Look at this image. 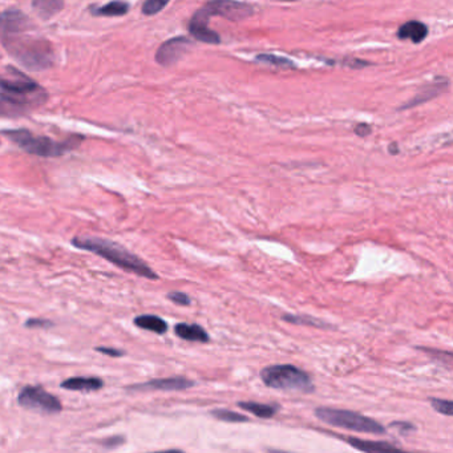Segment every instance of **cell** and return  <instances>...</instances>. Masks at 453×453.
I'll list each match as a JSON object with an SVG mask.
<instances>
[{
	"label": "cell",
	"instance_id": "obj_4",
	"mask_svg": "<svg viewBox=\"0 0 453 453\" xmlns=\"http://www.w3.org/2000/svg\"><path fill=\"white\" fill-rule=\"evenodd\" d=\"M8 75L1 78V100L10 107H38L45 101L47 94L28 76L20 73L15 68H7Z\"/></svg>",
	"mask_w": 453,
	"mask_h": 453
},
{
	"label": "cell",
	"instance_id": "obj_1",
	"mask_svg": "<svg viewBox=\"0 0 453 453\" xmlns=\"http://www.w3.org/2000/svg\"><path fill=\"white\" fill-rule=\"evenodd\" d=\"M71 243L80 250L97 254L99 257L107 259L112 265L124 271L134 273L136 275L147 280H159V274L152 267L148 266L144 259L131 253L117 242L100 237H73Z\"/></svg>",
	"mask_w": 453,
	"mask_h": 453
},
{
	"label": "cell",
	"instance_id": "obj_25",
	"mask_svg": "<svg viewBox=\"0 0 453 453\" xmlns=\"http://www.w3.org/2000/svg\"><path fill=\"white\" fill-rule=\"evenodd\" d=\"M94 351H97L100 354H104V355H109L112 358H120V357L125 355L124 351H121L119 348H112V347H94Z\"/></svg>",
	"mask_w": 453,
	"mask_h": 453
},
{
	"label": "cell",
	"instance_id": "obj_6",
	"mask_svg": "<svg viewBox=\"0 0 453 453\" xmlns=\"http://www.w3.org/2000/svg\"><path fill=\"white\" fill-rule=\"evenodd\" d=\"M261 380L265 386L282 391H296L310 394L314 391V384L308 373L292 364H274L265 367L261 371Z\"/></svg>",
	"mask_w": 453,
	"mask_h": 453
},
{
	"label": "cell",
	"instance_id": "obj_22",
	"mask_svg": "<svg viewBox=\"0 0 453 453\" xmlns=\"http://www.w3.org/2000/svg\"><path fill=\"white\" fill-rule=\"evenodd\" d=\"M432 407L445 416H453V401L450 400L431 399Z\"/></svg>",
	"mask_w": 453,
	"mask_h": 453
},
{
	"label": "cell",
	"instance_id": "obj_21",
	"mask_svg": "<svg viewBox=\"0 0 453 453\" xmlns=\"http://www.w3.org/2000/svg\"><path fill=\"white\" fill-rule=\"evenodd\" d=\"M171 0H147L143 6V13L145 15H156L162 11Z\"/></svg>",
	"mask_w": 453,
	"mask_h": 453
},
{
	"label": "cell",
	"instance_id": "obj_5",
	"mask_svg": "<svg viewBox=\"0 0 453 453\" xmlns=\"http://www.w3.org/2000/svg\"><path fill=\"white\" fill-rule=\"evenodd\" d=\"M3 134L7 136L17 147L22 148L29 154H35L39 157H59L69 150L75 149L81 141V137L79 138L73 137L67 141L59 143L44 136L31 134L27 129L4 131Z\"/></svg>",
	"mask_w": 453,
	"mask_h": 453
},
{
	"label": "cell",
	"instance_id": "obj_27",
	"mask_svg": "<svg viewBox=\"0 0 453 453\" xmlns=\"http://www.w3.org/2000/svg\"><path fill=\"white\" fill-rule=\"evenodd\" d=\"M259 60H262V62H267V63H277V64H292L290 62H287V60H285V59H278V57H274V56H259L258 57Z\"/></svg>",
	"mask_w": 453,
	"mask_h": 453
},
{
	"label": "cell",
	"instance_id": "obj_20",
	"mask_svg": "<svg viewBox=\"0 0 453 453\" xmlns=\"http://www.w3.org/2000/svg\"><path fill=\"white\" fill-rule=\"evenodd\" d=\"M282 319L289 323H294V324H307V326H312V327H319V329H329L327 324H324L323 322L317 319H311L308 317H298V315H283Z\"/></svg>",
	"mask_w": 453,
	"mask_h": 453
},
{
	"label": "cell",
	"instance_id": "obj_12",
	"mask_svg": "<svg viewBox=\"0 0 453 453\" xmlns=\"http://www.w3.org/2000/svg\"><path fill=\"white\" fill-rule=\"evenodd\" d=\"M174 333L187 342H199V343H208L210 336L208 331L197 323H177L174 326Z\"/></svg>",
	"mask_w": 453,
	"mask_h": 453
},
{
	"label": "cell",
	"instance_id": "obj_17",
	"mask_svg": "<svg viewBox=\"0 0 453 453\" xmlns=\"http://www.w3.org/2000/svg\"><path fill=\"white\" fill-rule=\"evenodd\" d=\"M426 34H428V29H426V26L423 23H419V22H408V23L403 24L400 27L399 32H398L399 38H401V39H410L413 43L424 41Z\"/></svg>",
	"mask_w": 453,
	"mask_h": 453
},
{
	"label": "cell",
	"instance_id": "obj_19",
	"mask_svg": "<svg viewBox=\"0 0 453 453\" xmlns=\"http://www.w3.org/2000/svg\"><path fill=\"white\" fill-rule=\"evenodd\" d=\"M212 416L218 420L226 422V423H247L250 419L242 413L229 411V410H214L212 411Z\"/></svg>",
	"mask_w": 453,
	"mask_h": 453
},
{
	"label": "cell",
	"instance_id": "obj_7",
	"mask_svg": "<svg viewBox=\"0 0 453 453\" xmlns=\"http://www.w3.org/2000/svg\"><path fill=\"white\" fill-rule=\"evenodd\" d=\"M315 415L322 422L330 426L346 428L357 432H366V433H384V426H380L378 422H375L370 417H366L360 413L320 407L315 410Z\"/></svg>",
	"mask_w": 453,
	"mask_h": 453
},
{
	"label": "cell",
	"instance_id": "obj_26",
	"mask_svg": "<svg viewBox=\"0 0 453 453\" xmlns=\"http://www.w3.org/2000/svg\"><path fill=\"white\" fill-rule=\"evenodd\" d=\"M124 441H125V439L122 436H113V438L104 440L101 443V445H104L107 448H116V447H119L121 444H124Z\"/></svg>",
	"mask_w": 453,
	"mask_h": 453
},
{
	"label": "cell",
	"instance_id": "obj_10",
	"mask_svg": "<svg viewBox=\"0 0 453 453\" xmlns=\"http://www.w3.org/2000/svg\"><path fill=\"white\" fill-rule=\"evenodd\" d=\"M189 44L190 41L187 38H174L165 41L157 51L156 60L162 66H172L185 54Z\"/></svg>",
	"mask_w": 453,
	"mask_h": 453
},
{
	"label": "cell",
	"instance_id": "obj_13",
	"mask_svg": "<svg viewBox=\"0 0 453 453\" xmlns=\"http://www.w3.org/2000/svg\"><path fill=\"white\" fill-rule=\"evenodd\" d=\"M134 324L141 330H147L150 333H159V335H164L169 330L166 320L162 319L157 315H150V314L136 317L134 319Z\"/></svg>",
	"mask_w": 453,
	"mask_h": 453
},
{
	"label": "cell",
	"instance_id": "obj_3",
	"mask_svg": "<svg viewBox=\"0 0 453 453\" xmlns=\"http://www.w3.org/2000/svg\"><path fill=\"white\" fill-rule=\"evenodd\" d=\"M20 31L6 32L3 35V45L15 59L29 69H43L52 63V48L48 41L31 36H20Z\"/></svg>",
	"mask_w": 453,
	"mask_h": 453
},
{
	"label": "cell",
	"instance_id": "obj_15",
	"mask_svg": "<svg viewBox=\"0 0 453 453\" xmlns=\"http://www.w3.org/2000/svg\"><path fill=\"white\" fill-rule=\"evenodd\" d=\"M238 407L247 412L253 413L257 417L261 419H271L280 410V405L277 404H262L255 401H240Z\"/></svg>",
	"mask_w": 453,
	"mask_h": 453
},
{
	"label": "cell",
	"instance_id": "obj_11",
	"mask_svg": "<svg viewBox=\"0 0 453 453\" xmlns=\"http://www.w3.org/2000/svg\"><path fill=\"white\" fill-rule=\"evenodd\" d=\"M60 387L67 391L94 392L104 387V380L97 376H73L62 382Z\"/></svg>",
	"mask_w": 453,
	"mask_h": 453
},
{
	"label": "cell",
	"instance_id": "obj_14",
	"mask_svg": "<svg viewBox=\"0 0 453 453\" xmlns=\"http://www.w3.org/2000/svg\"><path fill=\"white\" fill-rule=\"evenodd\" d=\"M347 441L350 445L363 452H386V451L399 450V447L392 445L386 441H370V440L355 439V438H347Z\"/></svg>",
	"mask_w": 453,
	"mask_h": 453
},
{
	"label": "cell",
	"instance_id": "obj_16",
	"mask_svg": "<svg viewBox=\"0 0 453 453\" xmlns=\"http://www.w3.org/2000/svg\"><path fill=\"white\" fill-rule=\"evenodd\" d=\"M32 7L43 19H50L59 14L64 7V0H34Z\"/></svg>",
	"mask_w": 453,
	"mask_h": 453
},
{
	"label": "cell",
	"instance_id": "obj_8",
	"mask_svg": "<svg viewBox=\"0 0 453 453\" xmlns=\"http://www.w3.org/2000/svg\"><path fill=\"white\" fill-rule=\"evenodd\" d=\"M17 404L26 410L44 415H54L63 411V404L57 396L41 386H24L17 394Z\"/></svg>",
	"mask_w": 453,
	"mask_h": 453
},
{
	"label": "cell",
	"instance_id": "obj_23",
	"mask_svg": "<svg viewBox=\"0 0 453 453\" xmlns=\"http://www.w3.org/2000/svg\"><path fill=\"white\" fill-rule=\"evenodd\" d=\"M166 298L178 306H190L192 305V298L187 294L181 293V292H172L166 295Z\"/></svg>",
	"mask_w": 453,
	"mask_h": 453
},
{
	"label": "cell",
	"instance_id": "obj_24",
	"mask_svg": "<svg viewBox=\"0 0 453 453\" xmlns=\"http://www.w3.org/2000/svg\"><path fill=\"white\" fill-rule=\"evenodd\" d=\"M24 326L27 329H51V327H54V322L43 319V318H29L26 320Z\"/></svg>",
	"mask_w": 453,
	"mask_h": 453
},
{
	"label": "cell",
	"instance_id": "obj_9",
	"mask_svg": "<svg viewBox=\"0 0 453 453\" xmlns=\"http://www.w3.org/2000/svg\"><path fill=\"white\" fill-rule=\"evenodd\" d=\"M196 384L193 380H189L184 376H172V378H162V379H153L145 383L132 384L128 386L127 391H185L187 388Z\"/></svg>",
	"mask_w": 453,
	"mask_h": 453
},
{
	"label": "cell",
	"instance_id": "obj_18",
	"mask_svg": "<svg viewBox=\"0 0 453 453\" xmlns=\"http://www.w3.org/2000/svg\"><path fill=\"white\" fill-rule=\"evenodd\" d=\"M129 10V4L124 0H112L106 6L94 8L96 16H122Z\"/></svg>",
	"mask_w": 453,
	"mask_h": 453
},
{
	"label": "cell",
	"instance_id": "obj_2",
	"mask_svg": "<svg viewBox=\"0 0 453 453\" xmlns=\"http://www.w3.org/2000/svg\"><path fill=\"white\" fill-rule=\"evenodd\" d=\"M253 14V8L249 4L236 1V0H210L202 8H200L190 20L189 31L197 41L218 44L221 38L208 27L209 17L222 16L229 20L238 22L249 17Z\"/></svg>",
	"mask_w": 453,
	"mask_h": 453
}]
</instances>
